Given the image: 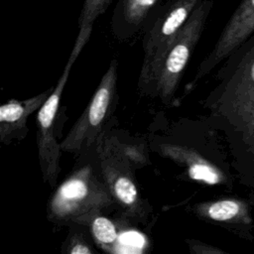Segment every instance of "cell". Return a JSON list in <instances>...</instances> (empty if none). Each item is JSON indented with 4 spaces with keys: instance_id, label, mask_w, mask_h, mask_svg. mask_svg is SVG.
<instances>
[{
    "instance_id": "11",
    "label": "cell",
    "mask_w": 254,
    "mask_h": 254,
    "mask_svg": "<svg viewBox=\"0 0 254 254\" xmlns=\"http://www.w3.org/2000/svg\"><path fill=\"white\" fill-rule=\"evenodd\" d=\"M162 0H116L110 27L119 41H128L143 31Z\"/></svg>"
},
{
    "instance_id": "16",
    "label": "cell",
    "mask_w": 254,
    "mask_h": 254,
    "mask_svg": "<svg viewBox=\"0 0 254 254\" xmlns=\"http://www.w3.org/2000/svg\"><path fill=\"white\" fill-rule=\"evenodd\" d=\"M190 250L192 253L195 254H221V253H225L223 250L211 246V245H207L205 243H202L200 241L197 240H193V239H188L187 240Z\"/></svg>"
},
{
    "instance_id": "2",
    "label": "cell",
    "mask_w": 254,
    "mask_h": 254,
    "mask_svg": "<svg viewBox=\"0 0 254 254\" xmlns=\"http://www.w3.org/2000/svg\"><path fill=\"white\" fill-rule=\"evenodd\" d=\"M212 7L213 0H202L184 27L153 62L141 68L138 88L142 94L158 97L165 104L171 101L202 35Z\"/></svg>"
},
{
    "instance_id": "1",
    "label": "cell",
    "mask_w": 254,
    "mask_h": 254,
    "mask_svg": "<svg viewBox=\"0 0 254 254\" xmlns=\"http://www.w3.org/2000/svg\"><path fill=\"white\" fill-rule=\"evenodd\" d=\"M224 61L203 102L206 122L224 134L234 177L254 190V33Z\"/></svg>"
},
{
    "instance_id": "13",
    "label": "cell",
    "mask_w": 254,
    "mask_h": 254,
    "mask_svg": "<svg viewBox=\"0 0 254 254\" xmlns=\"http://www.w3.org/2000/svg\"><path fill=\"white\" fill-rule=\"evenodd\" d=\"M87 227L94 242L107 252L116 251V243L119 238L118 228L115 223L104 216L102 212L95 213L90 218L81 223Z\"/></svg>"
},
{
    "instance_id": "5",
    "label": "cell",
    "mask_w": 254,
    "mask_h": 254,
    "mask_svg": "<svg viewBox=\"0 0 254 254\" xmlns=\"http://www.w3.org/2000/svg\"><path fill=\"white\" fill-rule=\"evenodd\" d=\"M116 82L117 62L113 60L82 114L61 143L62 151L78 154L95 146L114 112Z\"/></svg>"
},
{
    "instance_id": "6",
    "label": "cell",
    "mask_w": 254,
    "mask_h": 254,
    "mask_svg": "<svg viewBox=\"0 0 254 254\" xmlns=\"http://www.w3.org/2000/svg\"><path fill=\"white\" fill-rule=\"evenodd\" d=\"M86 44L79 40L74 41L71 53L54 91L38 110L37 114V146L40 166L45 181L52 187L56 185L60 173V157L62 152L61 143H58L55 136V119L71 67Z\"/></svg>"
},
{
    "instance_id": "9",
    "label": "cell",
    "mask_w": 254,
    "mask_h": 254,
    "mask_svg": "<svg viewBox=\"0 0 254 254\" xmlns=\"http://www.w3.org/2000/svg\"><path fill=\"white\" fill-rule=\"evenodd\" d=\"M158 152L185 166L189 177L195 182L229 189L233 187L234 175L230 171L231 166L223 158H210L193 148L174 143L160 144Z\"/></svg>"
},
{
    "instance_id": "7",
    "label": "cell",
    "mask_w": 254,
    "mask_h": 254,
    "mask_svg": "<svg viewBox=\"0 0 254 254\" xmlns=\"http://www.w3.org/2000/svg\"><path fill=\"white\" fill-rule=\"evenodd\" d=\"M202 0H167L162 3L143 29V63L149 65L187 23Z\"/></svg>"
},
{
    "instance_id": "4",
    "label": "cell",
    "mask_w": 254,
    "mask_h": 254,
    "mask_svg": "<svg viewBox=\"0 0 254 254\" xmlns=\"http://www.w3.org/2000/svg\"><path fill=\"white\" fill-rule=\"evenodd\" d=\"M117 206L101 174L90 165L73 171L53 192L48 218L57 224L83 223L92 215Z\"/></svg>"
},
{
    "instance_id": "3",
    "label": "cell",
    "mask_w": 254,
    "mask_h": 254,
    "mask_svg": "<svg viewBox=\"0 0 254 254\" xmlns=\"http://www.w3.org/2000/svg\"><path fill=\"white\" fill-rule=\"evenodd\" d=\"M98 169L116 205L133 220L147 217L150 207L139 193L133 170L142 167L147 158L135 145L118 143L102 133L95 144Z\"/></svg>"
},
{
    "instance_id": "12",
    "label": "cell",
    "mask_w": 254,
    "mask_h": 254,
    "mask_svg": "<svg viewBox=\"0 0 254 254\" xmlns=\"http://www.w3.org/2000/svg\"><path fill=\"white\" fill-rule=\"evenodd\" d=\"M50 87L45 91L25 100L12 99L0 107V141L10 144L26 136L28 118L38 111L54 91Z\"/></svg>"
},
{
    "instance_id": "14",
    "label": "cell",
    "mask_w": 254,
    "mask_h": 254,
    "mask_svg": "<svg viewBox=\"0 0 254 254\" xmlns=\"http://www.w3.org/2000/svg\"><path fill=\"white\" fill-rule=\"evenodd\" d=\"M113 2L114 0H83L77 21L76 39L88 42L95 22Z\"/></svg>"
},
{
    "instance_id": "10",
    "label": "cell",
    "mask_w": 254,
    "mask_h": 254,
    "mask_svg": "<svg viewBox=\"0 0 254 254\" xmlns=\"http://www.w3.org/2000/svg\"><path fill=\"white\" fill-rule=\"evenodd\" d=\"M254 202L250 198L221 197L194 205L197 216L218 224L246 240H254Z\"/></svg>"
},
{
    "instance_id": "8",
    "label": "cell",
    "mask_w": 254,
    "mask_h": 254,
    "mask_svg": "<svg viewBox=\"0 0 254 254\" xmlns=\"http://www.w3.org/2000/svg\"><path fill=\"white\" fill-rule=\"evenodd\" d=\"M254 33V0H241L215 45L196 69L192 83L208 74Z\"/></svg>"
},
{
    "instance_id": "15",
    "label": "cell",
    "mask_w": 254,
    "mask_h": 254,
    "mask_svg": "<svg viewBox=\"0 0 254 254\" xmlns=\"http://www.w3.org/2000/svg\"><path fill=\"white\" fill-rule=\"evenodd\" d=\"M70 231L66 241L64 244L63 251L68 254H93L95 249L88 239V233L85 234L82 230L83 224H69Z\"/></svg>"
}]
</instances>
